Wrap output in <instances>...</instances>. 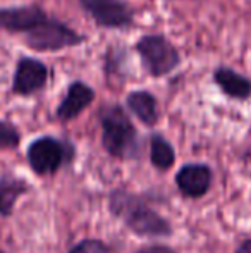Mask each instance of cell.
Segmentation results:
<instances>
[{
  "label": "cell",
  "mask_w": 251,
  "mask_h": 253,
  "mask_svg": "<svg viewBox=\"0 0 251 253\" xmlns=\"http://www.w3.org/2000/svg\"><path fill=\"white\" fill-rule=\"evenodd\" d=\"M234 253H251V240H245Z\"/></svg>",
  "instance_id": "obj_18"
},
{
  "label": "cell",
  "mask_w": 251,
  "mask_h": 253,
  "mask_svg": "<svg viewBox=\"0 0 251 253\" xmlns=\"http://www.w3.org/2000/svg\"><path fill=\"white\" fill-rule=\"evenodd\" d=\"M102 145L115 159H131L138 155V131L131 117L117 103H108L100 110Z\"/></svg>",
  "instance_id": "obj_2"
},
{
  "label": "cell",
  "mask_w": 251,
  "mask_h": 253,
  "mask_svg": "<svg viewBox=\"0 0 251 253\" xmlns=\"http://www.w3.org/2000/svg\"><path fill=\"white\" fill-rule=\"evenodd\" d=\"M69 253H110V248L102 240L88 238V240H83L77 245H74L69 250Z\"/></svg>",
  "instance_id": "obj_16"
},
{
  "label": "cell",
  "mask_w": 251,
  "mask_h": 253,
  "mask_svg": "<svg viewBox=\"0 0 251 253\" xmlns=\"http://www.w3.org/2000/svg\"><path fill=\"white\" fill-rule=\"evenodd\" d=\"M48 78H50V69L43 60L23 55L19 57L14 69L10 91L17 97H31L47 86Z\"/></svg>",
  "instance_id": "obj_7"
},
{
  "label": "cell",
  "mask_w": 251,
  "mask_h": 253,
  "mask_svg": "<svg viewBox=\"0 0 251 253\" xmlns=\"http://www.w3.org/2000/svg\"><path fill=\"white\" fill-rule=\"evenodd\" d=\"M214 81L225 97L234 98V100L251 98V80L246 78L245 74H239L238 71L231 69V67H217L214 71Z\"/></svg>",
  "instance_id": "obj_11"
},
{
  "label": "cell",
  "mask_w": 251,
  "mask_h": 253,
  "mask_svg": "<svg viewBox=\"0 0 251 253\" xmlns=\"http://www.w3.org/2000/svg\"><path fill=\"white\" fill-rule=\"evenodd\" d=\"M28 191H30V184L26 179L12 176V174H3L0 177V215H12L17 200Z\"/></svg>",
  "instance_id": "obj_13"
},
{
  "label": "cell",
  "mask_w": 251,
  "mask_h": 253,
  "mask_svg": "<svg viewBox=\"0 0 251 253\" xmlns=\"http://www.w3.org/2000/svg\"><path fill=\"white\" fill-rule=\"evenodd\" d=\"M21 143V133L12 123L0 119V150H12Z\"/></svg>",
  "instance_id": "obj_15"
},
{
  "label": "cell",
  "mask_w": 251,
  "mask_h": 253,
  "mask_svg": "<svg viewBox=\"0 0 251 253\" xmlns=\"http://www.w3.org/2000/svg\"><path fill=\"white\" fill-rule=\"evenodd\" d=\"M47 16L45 9L38 3L0 7V30L12 35H26Z\"/></svg>",
  "instance_id": "obj_8"
},
{
  "label": "cell",
  "mask_w": 251,
  "mask_h": 253,
  "mask_svg": "<svg viewBox=\"0 0 251 253\" xmlns=\"http://www.w3.org/2000/svg\"><path fill=\"white\" fill-rule=\"evenodd\" d=\"M143 67L153 78L171 74L181 64V53L164 35H144L134 45Z\"/></svg>",
  "instance_id": "obj_5"
},
{
  "label": "cell",
  "mask_w": 251,
  "mask_h": 253,
  "mask_svg": "<svg viewBox=\"0 0 251 253\" xmlns=\"http://www.w3.org/2000/svg\"><path fill=\"white\" fill-rule=\"evenodd\" d=\"M136 253H176L172 248L164 247V245H150V247H144Z\"/></svg>",
  "instance_id": "obj_17"
},
{
  "label": "cell",
  "mask_w": 251,
  "mask_h": 253,
  "mask_svg": "<svg viewBox=\"0 0 251 253\" xmlns=\"http://www.w3.org/2000/svg\"><path fill=\"white\" fill-rule=\"evenodd\" d=\"M0 253H5V252H2V250H0Z\"/></svg>",
  "instance_id": "obj_19"
},
{
  "label": "cell",
  "mask_w": 251,
  "mask_h": 253,
  "mask_svg": "<svg viewBox=\"0 0 251 253\" xmlns=\"http://www.w3.org/2000/svg\"><path fill=\"white\" fill-rule=\"evenodd\" d=\"M30 167L38 176H52L74 159V147L66 140L54 136H40L30 143L26 150Z\"/></svg>",
  "instance_id": "obj_4"
},
{
  "label": "cell",
  "mask_w": 251,
  "mask_h": 253,
  "mask_svg": "<svg viewBox=\"0 0 251 253\" xmlns=\"http://www.w3.org/2000/svg\"><path fill=\"white\" fill-rule=\"evenodd\" d=\"M126 105L144 126H155L158 123V103L157 98L146 90H134L127 95Z\"/></svg>",
  "instance_id": "obj_12"
},
{
  "label": "cell",
  "mask_w": 251,
  "mask_h": 253,
  "mask_svg": "<svg viewBox=\"0 0 251 253\" xmlns=\"http://www.w3.org/2000/svg\"><path fill=\"white\" fill-rule=\"evenodd\" d=\"M93 100L95 90L90 84L83 83V81H72L67 86L66 95L55 110V117L61 123H69V121L76 119L83 110H86L93 103Z\"/></svg>",
  "instance_id": "obj_10"
},
{
  "label": "cell",
  "mask_w": 251,
  "mask_h": 253,
  "mask_svg": "<svg viewBox=\"0 0 251 253\" xmlns=\"http://www.w3.org/2000/svg\"><path fill=\"white\" fill-rule=\"evenodd\" d=\"M79 5L98 28L127 30L134 23V7L127 0H79Z\"/></svg>",
  "instance_id": "obj_6"
},
{
  "label": "cell",
  "mask_w": 251,
  "mask_h": 253,
  "mask_svg": "<svg viewBox=\"0 0 251 253\" xmlns=\"http://www.w3.org/2000/svg\"><path fill=\"white\" fill-rule=\"evenodd\" d=\"M150 160L151 166L158 170H167L174 166L176 152L174 147L162 134H153L150 138Z\"/></svg>",
  "instance_id": "obj_14"
},
{
  "label": "cell",
  "mask_w": 251,
  "mask_h": 253,
  "mask_svg": "<svg viewBox=\"0 0 251 253\" xmlns=\"http://www.w3.org/2000/svg\"><path fill=\"white\" fill-rule=\"evenodd\" d=\"M214 181V172L207 164H186L176 174L179 191L188 198H200L208 193Z\"/></svg>",
  "instance_id": "obj_9"
},
{
  "label": "cell",
  "mask_w": 251,
  "mask_h": 253,
  "mask_svg": "<svg viewBox=\"0 0 251 253\" xmlns=\"http://www.w3.org/2000/svg\"><path fill=\"white\" fill-rule=\"evenodd\" d=\"M86 37L77 33L64 21L47 16L40 24L24 35V43L35 52H59L64 48L77 47L84 43Z\"/></svg>",
  "instance_id": "obj_3"
},
{
  "label": "cell",
  "mask_w": 251,
  "mask_h": 253,
  "mask_svg": "<svg viewBox=\"0 0 251 253\" xmlns=\"http://www.w3.org/2000/svg\"><path fill=\"white\" fill-rule=\"evenodd\" d=\"M108 209L112 215L121 219L138 236L160 238L169 236L172 227L167 219L160 215L155 209L148 205V202L140 195L129 193L124 190H117L108 198Z\"/></svg>",
  "instance_id": "obj_1"
}]
</instances>
